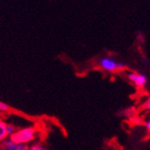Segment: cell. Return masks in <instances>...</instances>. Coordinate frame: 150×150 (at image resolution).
Listing matches in <instances>:
<instances>
[{
  "label": "cell",
  "mask_w": 150,
  "mask_h": 150,
  "mask_svg": "<svg viewBox=\"0 0 150 150\" xmlns=\"http://www.w3.org/2000/svg\"><path fill=\"white\" fill-rule=\"evenodd\" d=\"M36 137V128L35 127H26L19 130H17L12 136L9 137V139L16 144H24L27 145L28 142H31L35 139Z\"/></svg>",
  "instance_id": "1"
},
{
  "label": "cell",
  "mask_w": 150,
  "mask_h": 150,
  "mask_svg": "<svg viewBox=\"0 0 150 150\" xmlns=\"http://www.w3.org/2000/svg\"><path fill=\"white\" fill-rule=\"evenodd\" d=\"M99 65L102 69L104 71H107L110 72H115L125 69V65L123 62H116L114 59L110 57H103L99 59L98 62Z\"/></svg>",
  "instance_id": "2"
},
{
  "label": "cell",
  "mask_w": 150,
  "mask_h": 150,
  "mask_svg": "<svg viewBox=\"0 0 150 150\" xmlns=\"http://www.w3.org/2000/svg\"><path fill=\"white\" fill-rule=\"evenodd\" d=\"M127 78L137 87H144L147 82V78L146 75L138 72H129L127 74Z\"/></svg>",
  "instance_id": "3"
},
{
  "label": "cell",
  "mask_w": 150,
  "mask_h": 150,
  "mask_svg": "<svg viewBox=\"0 0 150 150\" xmlns=\"http://www.w3.org/2000/svg\"><path fill=\"white\" fill-rule=\"evenodd\" d=\"M8 134H7V131H6V123H5L2 119H0V143L4 142Z\"/></svg>",
  "instance_id": "4"
},
{
  "label": "cell",
  "mask_w": 150,
  "mask_h": 150,
  "mask_svg": "<svg viewBox=\"0 0 150 150\" xmlns=\"http://www.w3.org/2000/svg\"><path fill=\"white\" fill-rule=\"evenodd\" d=\"M136 115V109L134 107H129V108H126V109H124L120 112V115L122 116H125V117H132Z\"/></svg>",
  "instance_id": "5"
},
{
  "label": "cell",
  "mask_w": 150,
  "mask_h": 150,
  "mask_svg": "<svg viewBox=\"0 0 150 150\" xmlns=\"http://www.w3.org/2000/svg\"><path fill=\"white\" fill-rule=\"evenodd\" d=\"M6 131H7V134H8V137H10L17 131V129H16V127H15L14 125L6 124Z\"/></svg>",
  "instance_id": "6"
},
{
  "label": "cell",
  "mask_w": 150,
  "mask_h": 150,
  "mask_svg": "<svg viewBox=\"0 0 150 150\" xmlns=\"http://www.w3.org/2000/svg\"><path fill=\"white\" fill-rule=\"evenodd\" d=\"M28 150H47V149L40 144H34L31 146H29Z\"/></svg>",
  "instance_id": "7"
},
{
  "label": "cell",
  "mask_w": 150,
  "mask_h": 150,
  "mask_svg": "<svg viewBox=\"0 0 150 150\" xmlns=\"http://www.w3.org/2000/svg\"><path fill=\"white\" fill-rule=\"evenodd\" d=\"M9 106L3 102H0V112H8Z\"/></svg>",
  "instance_id": "8"
},
{
  "label": "cell",
  "mask_w": 150,
  "mask_h": 150,
  "mask_svg": "<svg viewBox=\"0 0 150 150\" xmlns=\"http://www.w3.org/2000/svg\"><path fill=\"white\" fill-rule=\"evenodd\" d=\"M143 109L144 110H150V99H148L143 105Z\"/></svg>",
  "instance_id": "9"
},
{
  "label": "cell",
  "mask_w": 150,
  "mask_h": 150,
  "mask_svg": "<svg viewBox=\"0 0 150 150\" xmlns=\"http://www.w3.org/2000/svg\"><path fill=\"white\" fill-rule=\"evenodd\" d=\"M146 129L150 132V120H149V121H147V122H146Z\"/></svg>",
  "instance_id": "10"
},
{
  "label": "cell",
  "mask_w": 150,
  "mask_h": 150,
  "mask_svg": "<svg viewBox=\"0 0 150 150\" xmlns=\"http://www.w3.org/2000/svg\"><path fill=\"white\" fill-rule=\"evenodd\" d=\"M0 150H4V149H1V148H0Z\"/></svg>",
  "instance_id": "11"
}]
</instances>
